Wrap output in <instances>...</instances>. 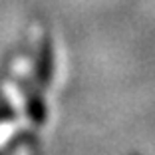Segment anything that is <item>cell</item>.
I'll return each instance as SVG.
<instances>
[{"instance_id": "obj_1", "label": "cell", "mask_w": 155, "mask_h": 155, "mask_svg": "<svg viewBox=\"0 0 155 155\" xmlns=\"http://www.w3.org/2000/svg\"><path fill=\"white\" fill-rule=\"evenodd\" d=\"M50 72H52V54L50 48L44 46V52H42V62H40V78L44 82L50 80Z\"/></svg>"}, {"instance_id": "obj_2", "label": "cell", "mask_w": 155, "mask_h": 155, "mask_svg": "<svg viewBox=\"0 0 155 155\" xmlns=\"http://www.w3.org/2000/svg\"><path fill=\"white\" fill-rule=\"evenodd\" d=\"M32 115H34L36 121H42V119H44V107H42L40 101H36V100L32 101Z\"/></svg>"}]
</instances>
